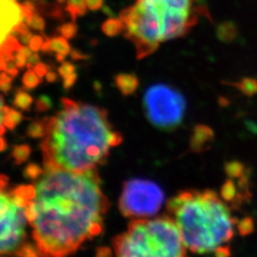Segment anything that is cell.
<instances>
[{
  "instance_id": "cell-38",
  "label": "cell",
  "mask_w": 257,
  "mask_h": 257,
  "mask_svg": "<svg viewBox=\"0 0 257 257\" xmlns=\"http://www.w3.org/2000/svg\"><path fill=\"white\" fill-rule=\"evenodd\" d=\"M16 65L17 67H24L25 65L27 64L28 57L25 55H23L22 53H20L18 51V55L16 56Z\"/></svg>"
},
{
  "instance_id": "cell-15",
  "label": "cell",
  "mask_w": 257,
  "mask_h": 257,
  "mask_svg": "<svg viewBox=\"0 0 257 257\" xmlns=\"http://www.w3.org/2000/svg\"><path fill=\"white\" fill-rule=\"evenodd\" d=\"M87 4L85 0H67L65 12L70 14L72 21H76L77 18L87 14Z\"/></svg>"
},
{
  "instance_id": "cell-24",
  "label": "cell",
  "mask_w": 257,
  "mask_h": 257,
  "mask_svg": "<svg viewBox=\"0 0 257 257\" xmlns=\"http://www.w3.org/2000/svg\"><path fill=\"white\" fill-rule=\"evenodd\" d=\"M45 20L44 19L37 13H34L32 18L30 19V21L28 22V26L32 28L33 30H37V31H43L45 29Z\"/></svg>"
},
{
  "instance_id": "cell-27",
  "label": "cell",
  "mask_w": 257,
  "mask_h": 257,
  "mask_svg": "<svg viewBox=\"0 0 257 257\" xmlns=\"http://www.w3.org/2000/svg\"><path fill=\"white\" fill-rule=\"evenodd\" d=\"M8 110H9V108L4 105L3 99L0 95V136L5 132V128H6L5 120H6V115H7Z\"/></svg>"
},
{
  "instance_id": "cell-45",
  "label": "cell",
  "mask_w": 257,
  "mask_h": 257,
  "mask_svg": "<svg viewBox=\"0 0 257 257\" xmlns=\"http://www.w3.org/2000/svg\"><path fill=\"white\" fill-rule=\"evenodd\" d=\"M103 11H104V13H105V14L109 15L110 17H113V13L110 11V8H109L108 6H104V7H103Z\"/></svg>"
},
{
  "instance_id": "cell-39",
  "label": "cell",
  "mask_w": 257,
  "mask_h": 257,
  "mask_svg": "<svg viewBox=\"0 0 257 257\" xmlns=\"http://www.w3.org/2000/svg\"><path fill=\"white\" fill-rule=\"evenodd\" d=\"M38 63H39V55H37V52H35V54H32L28 57L27 66L29 68L35 67Z\"/></svg>"
},
{
  "instance_id": "cell-41",
  "label": "cell",
  "mask_w": 257,
  "mask_h": 257,
  "mask_svg": "<svg viewBox=\"0 0 257 257\" xmlns=\"http://www.w3.org/2000/svg\"><path fill=\"white\" fill-rule=\"evenodd\" d=\"M70 55H71L72 58H73L74 60H82V59L89 58L88 55H84L82 52H79V51H77V50H72V52H71Z\"/></svg>"
},
{
  "instance_id": "cell-1",
  "label": "cell",
  "mask_w": 257,
  "mask_h": 257,
  "mask_svg": "<svg viewBox=\"0 0 257 257\" xmlns=\"http://www.w3.org/2000/svg\"><path fill=\"white\" fill-rule=\"evenodd\" d=\"M109 201L96 170L83 173L45 168L28 204L29 224L38 251L64 256L103 231Z\"/></svg>"
},
{
  "instance_id": "cell-12",
  "label": "cell",
  "mask_w": 257,
  "mask_h": 257,
  "mask_svg": "<svg viewBox=\"0 0 257 257\" xmlns=\"http://www.w3.org/2000/svg\"><path fill=\"white\" fill-rule=\"evenodd\" d=\"M221 198L228 203H234V205L239 206L240 203V194L238 193V187L233 181L232 178L227 179L222 185L220 190Z\"/></svg>"
},
{
  "instance_id": "cell-14",
  "label": "cell",
  "mask_w": 257,
  "mask_h": 257,
  "mask_svg": "<svg viewBox=\"0 0 257 257\" xmlns=\"http://www.w3.org/2000/svg\"><path fill=\"white\" fill-rule=\"evenodd\" d=\"M102 32L108 37H114L118 36L120 33L124 32L125 24L122 19L111 17L105 20L101 26Z\"/></svg>"
},
{
  "instance_id": "cell-28",
  "label": "cell",
  "mask_w": 257,
  "mask_h": 257,
  "mask_svg": "<svg viewBox=\"0 0 257 257\" xmlns=\"http://www.w3.org/2000/svg\"><path fill=\"white\" fill-rule=\"evenodd\" d=\"M47 15L53 19H60V20L64 19V11L58 3L57 5H52L51 9L47 12Z\"/></svg>"
},
{
  "instance_id": "cell-30",
  "label": "cell",
  "mask_w": 257,
  "mask_h": 257,
  "mask_svg": "<svg viewBox=\"0 0 257 257\" xmlns=\"http://www.w3.org/2000/svg\"><path fill=\"white\" fill-rule=\"evenodd\" d=\"M44 41H45L44 38L41 36H33V37L30 40V42H29L30 49L33 52H37V51L41 50V48L44 44Z\"/></svg>"
},
{
  "instance_id": "cell-26",
  "label": "cell",
  "mask_w": 257,
  "mask_h": 257,
  "mask_svg": "<svg viewBox=\"0 0 257 257\" xmlns=\"http://www.w3.org/2000/svg\"><path fill=\"white\" fill-rule=\"evenodd\" d=\"M30 155V148L26 145H21L15 148L14 150V157L18 163L24 162Z\"/></svg>"
},
{
  "instance_id": "cell-23",
  "label": "cell",
  "mask_w": 257,
  "mask_h": 257,
  "mask_svg": "<svg viewBox=\"0 0 257 257\" xmlns=\"http://www.w3.org/2000/svg\"><path fill=\"white\" fill-rule=\"evenodd\" d=\"M46 133V122H35L29 128V135L32 138H42Z\"/></svg>"
},
{
  "instance_id": "cell-5",
  "label": "cell",
  "mask_w": 257,
  "mask_h": 257,
  "mask_svg": "<svg viewBox=\"0 0 257 257\" xmlns=\"http://www.w3.org/2000/svg\"><path fill=\"white\" fill-rule=\"evenodd\" d=\"M34 186L11 188L0 175V254H19L26 244L28 204Z\"/></svg>"
},
{
  "instance_id": "cell-32",
  "label": "cell",
  "mask_w": 257,
  "mask_h": 257,
  "mask_svg": "<svg viewBox=\"0 0 257 257\" xmlns=\"http://www.w3.org/2000/svg\"><path fill=\"white\" fill-rule=\"evenodd\" d=\"M42 174H43L42 169L37 165L31 164V165L28 166L27 169H26V175L28 177H30L32 179H36L37 177L41 176Z\"/></svg>"
},
{
  "instance_id": "cell-25",
  "label": "cell",
  "mask_w": 257,
  "mask_h": 257,
  "mask_svg": "<svg viewBox=\"0 0 257 257\" xmlns=\"http://www.w3.org/2000/svg\"><path fill=\"white\" fill-rule=\"evenodd\" d=\"M21 120V114L19 111L9 109L7 115H6V120H5V126L6 128H15Z\"/></svg>"
},
{
  "instance_id": "cell-33",
  "label": "cell",
  "mask_w": 257,
  "mask_h": 257,
  "mask_svg": "<svg viewBox=\"0 0 257 257\" xmlns=\"http://www.w3.org/2000/svg\"><path fill=\"white\" fill-rule=\"evenodd\" d=\"M88 9L91 11H98L104 7V0H85Z\"/></svg>"
},
{
  "instance_id": "cell-42",
  "label": "cell",
  "mask_w": 257,
  "mask_h": 257,
  "mask_svg": "<svg viewBox=\"0 0 257 257\" xmlns=\"http://www.w3.org/2000/svg\"><path fill=\"white\" fill-rule=\"evenodd\" d=\"M112 254L111 249L108 247H101V248H97L96 251V256L107 257L110 256Z\"/></svg>"
},
{
  "instance_id": "cell-7",
  "label": "cell",
  "mask_w": 257,
  "mask_h": 257,
  "mask_svg": "<svg viewBox=\"0 0 257 257\" xmlns=\"http://www.w3.org/2000/svg\"><path fill=\"white\" fill-rule=\"evenodd\" d=\"M143 105L149 121L156 128L165 131L177 128L186 110L182 93L166 84H156L148 88Z\"/></svg>"
},
{
  "instance_id": "cell-21",
  "label": "cell",
  "mask_w": 257,
  "mask_h": 257,
  "mask_svg": "<svg viewBox=\"0 0 257 257\" xmlns=\"http://www.w3.org/2000/svg\"><path fill=\"white\" fill-rule=\"evenodd\" d=\"M15 105L22 110H27L33 103L32 96L26 92L20 91L16 94L15 97Z\"/></svg>"
},
{
  "instance_id": "cell-2",
  "label": "cell",
  "mask_w": 257,
  "mask_h": 257,
  "mask_svg": "<svg viewBox=\"0 0 257 257\" xmlns=\"http://www.w3.org/2000/svg\"><path fill=\"white\" fill-rule=\"evenodd\" d=\"M62 105L56 115L45 120V168L83 173L105 164L110 148L123 141L112 128L107 110L69 98H63Z\"/></svg>"
},
{
  "instance_id": "cell-6",
  "label": "cell",
  "mask_w": 257,
  "mask_h": 257,
  "mask_svg": "<svg viewBox=\"0 0 257 257\" xmlns=\"http://www.w3.org/2000/svg\"><path fill=\"white\" fill-rule=\"evenodd\" d=\"M119 17L125 24L124 37L135 44L138 59L152 55L163 42L161 21L154 11L137 2L122 10Z\"/></svg>"
},
{
  "instance_id": "cell-31",
  "label": "cell",
  "mask_w": 257,
  "mask_h": 257,
  "mask_svg": "<svg viewBox=\"0 0 257 257\" xmlns=\"http://www.w3.org/2000/svg\"><path fill=\"white\" fill-rule=\"evenodd\" d=\"M37 107L38 110L44 111V110H49L52 107V101L51 98L47 95H42L38 98L37 102Z\"/></svg>"
},
{
  "instance_id": "cell-20",
  "label": "cell",
  "mask_w": 257,
  "mask_h": 257,
  "mask_svg": "<svg viewBox=\"0 0 257 257\" xmlns=\"http://www.w3.org/2000/svg\"><path fill=\"white\" fill-rule=\"evenodd\" d=\"M56 31L61 37H65L66 39H73L77 35L78 27L74 21H72L60 25Z\"/></svg>"
},
{
  "instance_id": "cell-35",
  "label": "cell",
  "mask_w": 257,
  "mask_h": 257,
  "mask_svg": "<svg viewBox=\"0 0 257 257\" xmlns=\"http://www.w3.org/2000/svg\"><path fill=\"white\" fill-rule=\"evenodd\" d=\"M214 254L218 257H228L231 254L230 247L228 246H219L214 249Z\"/></svg>"
},
{
  "instance_id": "cell-37",
  "label": "cell",
  "mask_w": 257,
  "mask_h": 257,
  "mask_svg": "<svg viewBox=\"0 0 257 257\" xmlns=\"http://www.w3.org/2000/svg\"><path fill=\"white\" fill-rule=\"evenodd\" d=\"M35 72H36L40 77H42V76L46 75L47 73L49 72V68H48V66H47L46 64L39 62L38 64L35 66Z\"/></svg>"
},
{
  "instance_id": "cell-3",
  "label": "cell",
  "mask_w": 257,
  "mask_h": 257,
  "mask_svg": "<svg viewBox=\"0 0 257 257\" xmlns=\"http://www.w3.org/2000/svg\"><path fill=\"white\" fill-rule=\"evenodd\" d=\"M167 211L178 225L184 244L193 253H210L233 237L234 218L211 190L183 191L167 203Z\"/></svg>"
},
{
  "instance_id": "cell-17",
  "label": "cell",
  "mask_w": 257,
  "mask_h": 257,
  "mask_svg": "<svg viewBox=\"0 0 257 257\" xmlns=\"http://www.w3.org/2000/svg\"><path fill=\"white\" fill-rule=\"evenodd\" d=\"M50 51L67 56L71 54L72 48L65 37H55L50 39Z\"/></svg>"
},
{
  "instance_id": "cell-10",
  "label": "cell",
  "mask_w": 257,
  "mask_h": 257,
  "mask_svg": "<svg viewBox=\"0 0 257 257\" xmlns=\"http://www.w3.org/2000/svg\"><path fill=\"white\" fill-rule=\"evenodd\" d=\"M214 133L209 126L196 125L193 128L190 147L194 153H201L210 148Z\"/></svg>"
},
{
  "instance_id": "cell-47",
  "label": "cell",
  "mask_w": 257,
  "mask_h": 257,
  "mask_svg": "<svg viewBox=\"0 0 257 257\" xmlns=\"http://www.w3.org/2000/svg\"><path fill=\"white\" fill-rule=\"evenodd\" d=\"M65 2H67V0H56V3H58L60 5H63L65 4Z\"/></svg>"
},
{
  "instance_id": "cell-18",
  "label": "cell",
  "mask_w": 257,
  "mask_h": 257,
  "mask_svg": "<svg viewBox=\"0 0 257 257\" xmlns=\"http://www.w3.org/2000/svg\"><path fill=\"white\" fill-rule=\"evenodd\" d=\"M225 173L229 176V178H240L242 175L247 172L245 165L238 160H231L225 163Z\"/></svg>"
},
{
  "instance_id": "cell-4",
  "label": "cell",
  "mask_w": 257,
  "mask_h": 257,
  "mask_svg": "<svg viewBox=\"0 0 257 257\" xmlns=\"http://www.w3.org/2000/svg\"><path fill=\"white\" fill-rule=\"evenodd\" d=\"M117 256H185L187 248L180 229L170 215L155 219L137 218L128 230L112 239Z\"/></svg>"
},
{
  "instance_id": "cell-16",
  "label": "cell",
  "mask_w": 257,
  "mask_h": 257,
  "mask_svg": "<svg viewBox=\"0 0 257 257\" xmlns=\"http://www.w3.org/2000/svg\"><path fill=\"white\" fill-rule=\"evenodd\" d=\"M231 86L237 88L244 95L251 97L257 94V79L253 77H244L238 82L230 83Z\"/></svg>"
},
{
  "instance_id": "cell-44",
  "label": "cell",
  "mask_w": 257,
  "mask_h": 257,
  "mask_svg": "<svg viewBox=\"0 0 257 257\" xmlns=\"http://www.w3.org/2000/svg\"><path fill=\"white\" fill-rule=\"evenodd\" d=\"M46 78L49 82H55V80L57 79V74H55V72H48L46 74Z\"/></svg>"
},
{
  "instance_id": "cell-13",
  "label": "cell",
  "mask_w": 257,
  "mask_h": 257,
  "mask_svg": "<svg viewBox=\"0 0 257 257\" xmlns=\"http://www.w3.org/2000/svg\"><path fill=\"white\" fill-rule=\"evenodd\" d=\"M216 37L225 43H230L237 37V28L230 21L222 22L216 29Z\"/></svg>"
},
{
  "instance_id": "cell-34",
  "label": "cell",
  "mask_w": 257,
  "mask_h": 257,
  "mask_svg": "<svg viewBox=\"0 0 257 257\" xmlns=\"http://www.w3.org/2000/svg\"><path fill=\"white\" fill-rule=\"evenodd\" d=\"M76 79H77V74H76V73L68 75L67 77L63 78V87H64L66 90L71 89L74 86Z\"/></svg>"
},
{
  "instance_id": "cell-11",
  "label": "cell",
  "mask_w": 257,
  "mask_h": 257,
  "mask_svg": "<svg viewBox=\"0 0 257 257\" xmlns=\"http://www.w3.org/2000/svg\"><path fill=\"white\" fill-rule=\"evenodd\" d=\"M114 83L123 95H131L137 92L139 79L136 74H119L114 77Z\"/></svg>"
},
{
  "instance_id": "cell-36",
  "label": "cell",
  "mask_w": 257,
  "mask_h": 257,
  "mask_svg": "<svg viewBox=\"0 0 257 257\" xmlns=\"http://www.w3.org/2000/svg\"><path fill=\"white\" fill-rule=\"evenodd\" d=\"M12 78L8 74H2L0 75V90L8 91L10 88V82Z\"/></svg>"
},
{
  "instance_id": "cell-9",
  "label": "cell",
  "mask_w": 257,
  "mask_h": 257,
  "mask_svg": "<svg viewBox=\"0 0 257 257\" xmlns=\"http://www.w3.org/2000/svg\"><path fill=\"white\" fill-rule=\"evenodd\" d=\"M27 12L17 0H0V56L5 61L21 47L13 34L19 23L24 21Z\"/></svg>"
},
{
  "instance_id": "cell-29",
  "label": "cell",
  "mask_w": 257,
  "mask_h": 257,
  "mask_svg": "<svg viewBox=\"0 0 257 257\" xmlns=\"http://www.w3.org/2000/svg\"><path fill=\"white\" fill-rule=\"evenodd\" d=\"M58 73L59 74L65 78V77H67L68 75H70V74H74L75 73V66L74 64H72L71 62H63L61 66L59 67V69H58Z\"/></svg>"
},
{
  "instance_id": "cell-8",
  "label": "cell",
  "mask_w": 257,
  "mask_h": 257,
  "mask_svg": "<svg viewBox=\"0 0 257 257\" xmlns=\"http://www.w3.org/2000/svg\"><path fill=\"white\" fill-rule=\"evenodd\" d=\"M164 200V193L157 184L135 178L123 185L118 208L125 217L147 218L160 211Z\"/></svg>"
},
{
  "instance_id": "cell-46",
  "label": "cell",
  "mask_w": 257,
  "mask_h": 257,
  "mask_svg": "<svg viewBox=\"0 0 257 257\" xmlns=\"http://www.w3.org/2000/svg\"><path fill=\"white\" fill-rule=\"evenodd\" d=\"M254 127H256V125H255L254 123H252V122H248V128H249V130H251L253 133H257L256 128H254Z\"/></svg>"
},
{
  "instance_id": "cell-22",
  "label": "cell",
  "mask_w": 257,
  "mask_h": 257,
  "mask_svg": "<svg viewBox=\"0 0 257 257\" xmlns=\"http://www.w3.org/2000/svg\"><path fill=\"white\" fill-rule=\"evenodd\" d=\"M40 78L41 77L35 72V70H29L23 76V84L29 89H33L40 83Z\"/></svg>"
},
{
  "instance_id": "cell-43",
  "label": "cell",
  "mask_w": 257,
  "mask_h": 257,
  "mask_svg": "<svg viewBox=\"0 0 257 257\" xmlns=\"http://www.w3.org/2000/svg\"><path fill=\"white\" fill-rule=\"evenodd\" d=\"M22 6L24 7V9L26 10V11H29V12H32V13H35L36 12V10H37V7H36V4L35 3H33L32 1H25V2H23L22 3Z\"/></svg>"
},
{
  "instance_id": "cell-19",
  "label": "cell",
  "mask_w": 257,
  "mask_h": 257,
  "mask_svg": "<svg viewBox=\"0 0 257 257\" xmlns=\"http://www.w3.org/2000/svg\"><path fill=\"white\" fill-rule=\"evenodd\" d=\"M254 220L250 216H246L237 222V230L239 234L243 237L251 234L255 230Z\"/></svg>"
},
{
  "instance_id": "cell-40",
  "label": "cell",
  "mask_w": 257,
  "mask_h": 257,
  "mask_svg": "<svg viewBox=\"0 0 257 257\" xmlns=\"http://www.w3.org/2000/svg\"><path fill=\"white\" fill-rule=\"evenodd\" d=\"M32 37H33V35L30 33V31L26 32V33H23V34H20L19 36V42L22 45H27V44H29Z\"/></svg>"
}]
</instances>
